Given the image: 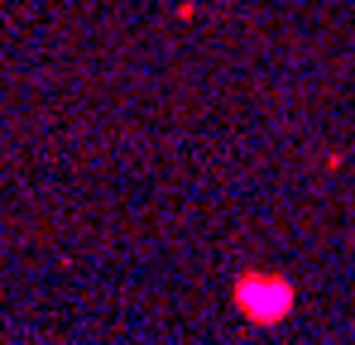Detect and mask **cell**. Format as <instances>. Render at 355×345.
Returning <instances> with one entry per match:
<instances>
[{"instance_id": "cell-1", "label": "cell", "mask_w": 355, "mask_h": 345, "mask_svg": "<svg viewBox=\"0 0 355 345\" xmlns=\"http://www.w3.org/2000/svg\"><path fill=\"white\" fill-rule=\"evenodd\" d=\"M236 307L259 321V326H274L293 312V283L279 278V274H245L236 283Z\"/></svg>"}]
</instances>
